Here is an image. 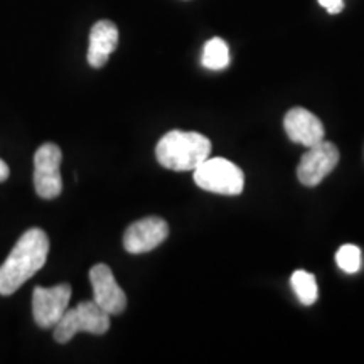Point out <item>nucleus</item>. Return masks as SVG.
I'll return each mask as SVG.
<instances>
[{
  "label": "nucleus",
  "instance_id": "423d86ee",
  "mask_svg": "<svg viewBox=\"0 0 364 364\" xmlns=\"http://www.w3.org/2000/svg\"><path fill=\"white\" fill-rule=\"evenodd\" d=\"M71 285L59 284L51 289L36 287L33 292V316L41 329H53L70 306Z\"/></svg>",
  "mask_w": 364,
  "mask_h": 364
},
{
  "label": "nucleus",
  "instance_id": "9d476101",
  "mask_svg": "<svg viewBox=\"0 0 364 364\" xmlns=\"http://www.w3.org/2000/svg\"><path fill=\"white\" fill-rule=\"evenodd\" d=\"M284 127L289 139L295 144L314 147L324 140V125L306 108H292L284 118Z\"/></svg>",
  "mask_w": 364,
  "mask_h": 364
},
{
  "label": "nucleus",
  "instance_id": "ddd939ff",
  "mask_svg": "<svg viewBox=\"0 0 364 364\" xmlns=\"http://www.w3.org/2000/svg\"><path fill=\"white\" fill-rule=\"evenodd\" d=\"M290 284H292V289L295 295H297L299 300L306 306H312L318 297V289L316 277L312 273L306 270H297L292 273V279H290Z\"/></svg>",
  "mask_w": 364,
  "mask_h": 364
},
{
  "label": "nucleus",
  "instance_id": "39448f33",
  "mask_svg": "<svg viewBox=\"0 0 364 364\" xmlns=\"http://www.w3.org/2000/svg\"><path fill=\"white\" fill-rule=\"evenodd\" d=\"M61 149L56 144L41 145L34 156V188L39 198L54 199L61 194Z\"/></svg>",
  "mask_w": 364,
  "mask_h": 364
},
{
  "label": "nucleus",
  "instance_id": "4468645a",
  "mask_svg": "<svg viewBox=\"0 0 364 364\" xmlns=\"http://www.w3.org/2000/svg\"><path fill=\"white\" fill-rule=\"evenodd\" d=\"M336 262L346 273H356L361 268V250L354 245H344L336 253Z\"/></svg>",
  "mask_w": 364,
  "mask_h": 364
},
{
  "label": "nucleus",
  "instance_id": "7ed1b4c3",
  "mask_svg": "<svg viewBox=\"0 0 364 364\" xmlns=\"http://www.w3.org/2000/svg\"><path fill=\"white\" fill-rule=\"evenodd\" d=\"M53 329L54 339L59 344H66L78 332L102 336L110 329V314L105 312L95 300H86V302H80L76 307L68 309Z\"/></svg>",
  "mask_w": 364,
  "mask_h": 364
},
{
  "label": "nucleus",
  "instance_id": "f03ea898",
  "mask_svg": "<svg viewBox=\"0 0 364 364\" xmlns=\"http://www.w3.org/2000/svg\"><path fill=\"white\" fill-rule=\"evenodd\" d=\"M211 154V142L198 132L172 130L159 140L156 149L157 162L177 172L194 171Z\"/></svg>",
  "mask_w": 364,
  "mask_h": 364
},
{
  "label": "nucleus",
  "instance_id": "dca6fc26",
  "mask_svg": "<svg viewBox=\"0 0 364 364\" xmlns=\"http://www.w3.org/2000/svg\"><path fill=\"white\" fill-rule=\"evenodd\" d=\"M9 176H11V169H9L7 164L4 162L2 159H0V182L7 181V179H9Z\"/></svg>",
  "mask_w": 364,
  "mask_h": 364
},
{
  "label": "nucleus",
  "instance_id": "0eeeda50",
  "mask_svg": "<svg viewBox=\"0 0 364 364\" xmlns=\"http://www.w3.org/2000/svg\"><path fill=\"white\" fill-rule=\"evenodd\" d=\"M339 149L334 144L322 140L321 144L309 147L300 159L297 177L307 188H316L336 169L339 164Z\"/></svg>",
  "mask_w": 364,
  "mask_h": 364
},
{
  "label": "nucleus",
  "instance_id": "20e7f679",
  "mask_svg": "<svg viewBox=\"0 0 364 364\" xmlns=\"http://www.w3.org/2000/svg\"><path fill=\"white\" fill-rule=\"evenodd\" d=\"M194 182L208 193L236 196L243 191L245 176L236 164L208 157L194 169Z\"/></svg>",
  "mask_w": 364,
  "mask_h": 364
},
{
  "label": "nucleus",
  "instance_id": "f8f14e48",
  "mask_svg": "<svg viewBox=\"0 0 364 364\" xmlns=\"http://www.w3.org/2000/svg\"><path fill=\"white\" fill-rule=\"evenodd\" d=\"M230 65V49L228 44L220 38L209 39L204 44L203 66L211 71H221Z\"/></svg>",
  "mask_w": 364,
  "mask_h": 364
},
{
  "label": "nucleus",
  "instance_id": "1a4fd4ad",
  "mask_svg": "<svg viewBox=\"0 0 364 364\" xmlns=\"http://www.w3.org/2000/svg\"><path fill=\"white\" fill-rule=\"evenodd\" d=\"M169 236V226L162 218L149 216L135 221L127 228L124 235V247L129 253L139 255L152 252Z\"/></svg>",
  "mask_w": 364,
  "mask_h": 364
},
{
  "label": "nucleus",
  "instance_id": "f257e3e1",
  "mask_svg": "<svg viewBox=\"0 0 364 364\" xmlns=\"http://www.w3.org/2000/svg\"><path fill=\"white\" fill-rule=\"evenodd\" d=\"M49 238L41 228L27 230L0 267V295H12L44 267Z\"/></svg>",
  "mask_w": 364,
  "mask_h": 364
},
{
  "label": "nucleus",
  "instance_id": "6e6552de",
  "mask_svg": "<svg viewBox=\"0 0 364 364\" xmlns=\"http://www.w3.org/2000/svg\"><path fill=\"white\" fill-rule=\"evenodd\" d=\"M90 282L93 287L95 302L110 316H118L127 309V295L117 284L112 268L98 263L90 270Z\"/></svg>",
  "mask_w": 364,
  "mask_h": 364
},
{
  "label": "nucleus",
  "instance_id": "2eb2a0df",
  "mask_svg": "<svg viewBox=\"0 0 364 364\" xmlns=\"http://www.w3.org/2000/svg\"><path fill=\"white\" fill-rule=\"evenodd\" d=\"M318 4L329 14H339L344 9V0H318Z\"/></svg>",
  "mask_w": 364,
  "mask_h": 364
},
{
  "label": "nucleus",
  "instance_id": "9b49d317",
  "mask_svg": "<svg viewBox=\"0 0 364 364\" xmlns=\"http://www.w3.org/2000/svg\"><path fill=\"white\" fill-rule=\"evenodd\" d=\"M118 46V29L112 21H100L91 27L88 63L91 68H103Z\"/></svg>",
  "mask_w": 364,
  "mask_h": 364
}]
</instances>
